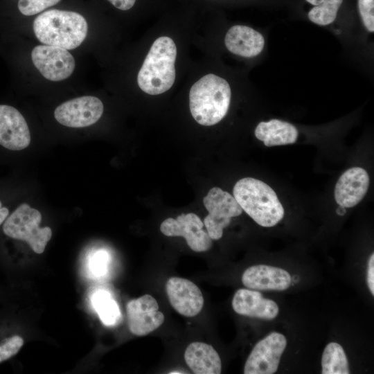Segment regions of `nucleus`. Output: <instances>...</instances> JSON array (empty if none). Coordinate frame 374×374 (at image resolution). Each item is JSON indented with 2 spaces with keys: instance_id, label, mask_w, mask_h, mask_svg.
Returning <instances> with one entry per match:
<instances>
[{
  "instance_id": "1",
  "label": "nucleus",
  "mask_w": 374,
  "mask_h": 374,
  "mask_svg": "<svg viewBox=\"0 0 374 374\" xmlns=\"http://www.w3.org/2000/svg\"><path fill=\"white\" fill-rule=\"evenodd\" d=\"M87 30L84 17L72 11L49 10L33 21V31L39 42L67 50L79 46L86 38Z\"/></svg>"
},
{
  "instance_id": "2",
  "label": "nucleus",
  "mask_w": 374,
  "mask_h": 374,
  "mask_svg": "<svg viewBox=\"0 0 374 374\" xmlns=\"http://www.w3.org/2000/svg\"><path fill=\"white\" fill-rule=\"evenodd\" d=\"M231 98V90L229 82L217 75L207 74L190 88V113L202 125H215L226 115Z\"/></svg>"
},
{
  "instance_id": "3",
  "label": "nucleus",
  "mask_w": 374,
  "mask_h": 374,
  "mask_svg": "<svg viewBox=\"0 0 374 374\" xmlns=\"http://www.w3.org/2000/svg\"><path fill=\"white\" fill-rule=\"evenodd\" d=\"M177 47L169 37L161 36L152 44L138 73L140 89L150 95H159L169 90L175 80V63Z\"/></svg>"
},
{
  "instance_id": "4",
  "label": "nucleus",
  "mask_w": 374,
  "mask_h": 374,
  "mask_svg": "<svg viewBox=\"0 0 374 374\" xmlns=\"http://www.w3.org/2000/svg\"><path fill=\"white\" fill-rule=\"evenodd\" d=\"M233 194L242 211L260 226H274L284 217V208L276 193L260 180L242 178L235 184Z\"/></svg>"
},
{
  "instance_id": "5",
  "label": "nucleus",
  "mask_w": 374,
  "mask_h": 374,
  "mask_svg": "<svg viewBox=\"0 0 374 374\" xmlns=\"http://www.w3.org/2000/svg\"><path fill=\"white\" fill-rule=\"evenodd\" d=\"M41 221L40 212L24 203L6 219L3 230L7 236L26 242L34 252L40 254L52 236L50 227L39 228Z\"/></svg>"
},
{
  "instance_id": "6",
  "label": "nucleus",
  "mask_w": 374,
  "mask_h": 374,
  "mask_svg": "<svg viewBox=\"0 0 374 374\" xmlns=\"http://www.w3.org/2000/svg\"><path fill=\"white\" fill-rule=\"evenodd\" d=\"M203 203L208 212L204 219V224L212 240L220 239L223 229L230 224L231 218L239 216L242 212L234 197L218 187L208 191Z\"/></svg>"
},
{
  "instance_id": "7",
  "label": "nucleus",
  "mask_w": 374,
  "mask_h": 374,
  "mask_svg": "<svg viewBox=\"0 0 374 374\" xmlns=\"http://www.w3.org/2000/svg\"><path fill=\"white\" fill-rule=\"evenodd\" d=\"M287 345L285 337L271 332L258 341L249 354L244 368V374H272L278 367Z\"/></svg>"
},
{
  "instance_id": "8",
  "label": "nucleus",
  "mask_w": 374,
  "mask_h": 374,
  "mask_svg": "<svg viewBox=\"0 0 374 374\" xmlns=\"http://www.w3.org/2000/svg\"><path fill=\"white\" fill-rule=\"evenodd\" d=\"M35 66L47 80L61 81L69 78L75 69L73 55L62 47L39 45L31 52Z\"/></svg>"
},
{
  "instance_id": "9",
  "label": "nucleus",
  "mask_w": 374,
  "mask_h": 374,
  "mask_svg": "<svg viewBox=\"0 0 374 374\" xmlns=\"http://www.w3.org/2000/svg\"><path fill=\"white\" fill-rule=\"evenodd\" d=\"M103 113V105L97 97L87 96L75 98L60 105L54 112L60 124L74 128L96 123Z\"/></svg>"
},
{
  "instance_id": "10",
  "label": "nucleus",
  "mask_w": 374,
  "mask_h": 374,
  "mask_svg": "<svg viewBox=\"0 0 374 374\" xmlns=\"http://www.w3.org/2000/svg\"><path fill=\"white\" fill-rule=\"evenodd\" d=\"M204 223L195 213L181 214L176 219L169 217L160 225L161 232L170 237H184L189 247L196 252L208 251L212 246V239L203 230Z\"/></svg>"
},
{
  "instance_id": "11",
  "label": "nucleus",
  "mask_w": 374,
  "mask_h": 374,
  "mask_svg": "<svg viewBox=\"0 0 374 374\" xmlns=\"http://www.w3.org/2000/svg\"><path fill=\"white\" fill-rule=\"evenodd\" d=\"M127 323L130 332L144 336L159 328L164 321V314L159 310L157 300L146 294L130 301L126 305Z\"/></svg>"
},
{
  "instance_id": "12",
  "label": "nucleus",
  "mask_w": 374,
  "mask_h": 374,
  "mask_svg": "<svg viewBox=\"0 0 374 374\" xmlns=\"http://www.w3.org/2000/svg\"><path fill=\"white\" fill-rule=\"evenodd\" d=\"M166 291L172 307L180 314L193 317L202 310L204 297L199 288L192 281L179 277L170 278Z\"/></svg>"
},
{
  "instance_id": "13",
  "label": "nucleus",
  "mask_w": 374,
  "mask_h": 374,
  "mask_svg": "<svg viewBox=\"0 0 374 374\" xmlns=\"http://www.w3.org/2000/svg\"><path fill=\"white\" fill-rule=\"evenodd\" d=\"M30 143V130L22 114L12 106L0 105V145L10 150H21Z\"/></svg>"
},
{
  "instance_id": "14",
  "label": "nucleus",
  "mask_w": 374,
  "mask_h": 374,
  "mask_svg": "<svg viewBox=\"0 0 374 374\" xmlns=\"http://www.w3.org/2000/svg\"><path fill=\"white\" fill-rule=\"evenodd\" d=\"M369 184V176L364 168L353 167L346 170L335 185L336 202L344 208L356 206L366 195Z\"/></svg>"
},
{
  "instance_id": "15",
  "label": "nucleus",
  "mask_w": 374,
  "mask_h": 374,
  "mask_svg": "<svg viewBox=\"0 0 374 374\" xmlns=\"http://www.w3.org/2000/svg\"><path fill=\"white\" fill-rule=\"evenodd\" d=\"M242 282L248 288L258 290H285L291 284L290 274L279 267L258 265L247 269Z\"/></svg>"
},
{
  "instance_id": "16",
  "label": "nucleus",
  "mask_w": 374,
  "mask_h": 374,
  "mask_svg": "<svg viewBox=\"0 0 374 374\" xmlns=\"http://www.w3.org/2000/svg\"><path fill=\"white\" fill-rule=\"evenodd\" d=\"M224 44L229 51L243 57H254L264 49L265 39L256 30L244 25H235L227 31Z\"/></svg>"
},
{
  "instance_id": "17",
  "label": "nucleus",
  "mask_w": 374,
  "mask_h": 374,
  "mask_svg": "<svg viewBox=\"0 0 374 374\" xmlns=\"http://www.w3.org/2000/svg\"><path fill=\"white\" fill-rule=\"evenodd\" d=\"M232 307L239 314L267 320L274 319L279 312L276 302L248 289H240L235 293Z\"/></svg>"
},
{
  "instance_id": "18",
  "label": "nucleus",
  "mask_w": 374,
  "mask_h": 374,
  "mask_svg": "<svg viewBox=\"0 0 374 374\" xmlns=\"http://www.w3.org/2000/svg\"><path fill=\"white\" fill-rule=\"evenodd\" d=\"M184 359L195 374H220L222 371L220 357L209 344L203 342L190 344L184 353Z\"/></svg>"
},
{
  "instance_id": "19",
  "label": "nucleus",
  "mask_w": 374,
  "mask_h": 374,
  "mask_svg": "<svg viewBox=\"0 0 374 374\" xmlns=\"http://www.w3.org/2000/svg\"><path fill=\"white\" fill-rule=\"evenodd\" d=\"M254 134L258 140L264 143L265 145L271 147L295 143L299 132L290 123L271 119L259 123L255 129Z\"/></svg>"
},
{
  "instance_id": "20",
  "label": "nucleus",
  "mask_w": 374,
  "mask_h": 374,
  "mask_svg": "<svg viewBox=\"0 0 374 374\" xmlns=\"http://www.w3.org/2000/svg\"><path fill=\"white\" fill-rule=\"evenodd\" d=\"M323 374H348V362L342 346L335 342L328 344L321 358Z\"/></svg>"
},
{
  "instance_id": "21",
  "label": "nucleus",
  "mask_w": 374,
  "mask_h": 374,
  "mask_svg": "<svg viewBox=\"0 0 374 374\" xmlns=\"http://www.w3.org/2000/svg\"><path fill=\"white\" fill-rule=\"evenodd\" d=\"M92 305L105 326H113L120 319L121 312L116 302L105 290H98L91 297Z\"/></svg>"
},
{
  "instance_id": "22",
  "label": "nucleus",
  "mask_w": 374,
  "mask_h": 374,
  "mask_svg": "<svg viewBox=\"0 0 374 374\" xmlns=\"http://www.w3.org/2000/svg\"><path fill=\"white\" fill-rule=\"evenodd\" d=\"M314 6L309 11L308 19L319 26H327L337 18L339 7L343 0H305Z\"/></svg>"
},
{
  "instance_id": "23",
  "label": "nucleus",
  "mask_w": 374,
  "mask_h": 374,
  "mask_svg": "<svg viewBox=\"0 0 374 374\" xmlns=\"http://www.w3.org/2000/svg\"><path fill=\"white\" fill-rule=\"evenodd\" d=\"M61 0H19L18 9L26 16L37 14L47 8L53 6Z\"/></svg>"
},
{
  "instance_id": "24",
  "label": "nucleus",
  "mask_w": 374,
  "mask_h": 374,
  "mask_svg": "<svg viewBox=\"0 0 374 374\" xmlns=\"http://www.w3.org/2000/svg\"><path fill=\"white\" fill-rule=\"evenodd\" d=\"M362 21L369 33L374 32V0H358Z\"/></svg>"
},
{
  "instance_id": "25",
  "label": "nucleus",
  "mask_w": 374,
  "mask_h": 374,
  "mask_svg": "<svg viewBox=\"0 0 374 374\" xmlns=\"http://www.w3.org/2000/svg\"><path fill=\"white\" fill-rule=\"evenodd\" d=\"M24 344L23 339L18 335L7 339L0 346V362L6 361L16 355Z\"/></svg>"
},
{
  "instance_id": "26",
  "label": "nucleus",
  "mask_w": 374,
  "mask_h": 374,
  "mask_svg": "<svg viewBox=\"0 0 374 374\" xmlns=\"http://www.w3.org/2000/svg\"><path fill=\"white\" fill-rule=\"evenodd\" d=\"M109 260V254L105 251L100 250L96 252L90 260L91 272L97 276L104 275L107 269Z\"/></svg>"
},
{
  "instance_id": "27",
  "label": "nucleus",
  "mask_w": 374,
  "mask_h": 374,
  "mask_svg": "<svg viewBox=\"0 0 374 374\" xmlns=\"http://www.w3.org/2000/svg\"><path fill=\"white\" fill-rule=\"evenodd\" d=\"M367 284L369 290L374 295V254L372 253L368 263L367 268Z\"/></svg>"
},
{
  "instance_id": "28",
  "label": "nucleus",
  "mask_w": 374,
  "mask_h": 374,
  "mask_svg": "<svg viewBox=\"0 0 374 374\" xmlns=\"http://www.w3.org/2000/svg\"><path fill=\"white\" fill-rule=\"evenodd\" d=\"M114 6L121 10H127L132 8L136 0H108Z\"/></svg>"
},
{
  "instance_id": "29",
  "label": "nucleus",
  "mask_w": 374,
  "mask_h": 374,
  "mask_svg": "<svg viewBox=\"0 0 374 374\" xmlns=\"http://www.w3.org/2000/svg\"><path fill=\"white\" fill-rule=\"evenodd\" d=\"M9 214V211L6 207H2L1 202L0 201V225L7 218Z\"/></svg>"
},
{
  "instance_id": "30",
  "label": "nucleus",
  "mask_w": 374,
  "mask_h": 374,
  "mask_svg": "<svg viewBox=\"0 0 374 374\" xmlns=\"http://www.w3.org/2000/svg\"><path fill=\"white\" fill-rule=\"evenodd\" d=\"M346 211L344 207L341 206H339L337 208V211H336V213L339 215H344L345 213H346Z\"/></svg>"
},
{
  "instance_id": "31",
  "label": "nucleus",
  "mask_w": 374,
  "mask_h": 374,
  "mask_svg": "<svg viewBox=\"0 0 374 374\" xmlns=\"http://www.w3.org/2000/svg\"><path fill=\"white\" fill-rule=\"evenodd\" d=\"M170 373H181V372H170Z\"/></svg>"
}]
</instances>
